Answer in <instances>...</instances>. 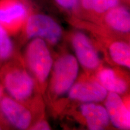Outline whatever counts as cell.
Masks as SVG:
<instances>
[{
    "label": "cell",
    "instance_id": "cell-1",
    "mask_svg": "<svg viewBox=\"0 0 130 130\" xmlns=\"http://www.w3.org/2000/svg\"><path fill=\"white\" fill-rule=\"evenodd\" d=\"M2 80L8 93L20 102L28 101L35 92V81L21 66L11 65L6 67L3 71Z\"/></svg>",
    "mask_w": 130,
    "mask_h": 130
},
{
    "label": "cell",
    "instance_id": "cell-2",
    "mask_svg": "<svg viewBox=\"0 0 130 130\" xmlns=\"http://www.w3.org/2000/svg\"><path fill=\"white\" fill-rule=\"evenodd\" d=\"M27 66L40 84L48 79L53 65L51 53L43 39L36 37L29 43L26 50Z\"/></svg>",
    "mask_w": 130,
    "mask_h": 130
},
{
    "label": "cell",
    "instance_id": "cell-3",
    "mask_svg": "<svg viewBox=\"0 0 130 130\" xmlns=\"http://www.w3.org/2000/svg\"><path fill=\"white\" fill-rule=\"evenodd\" d=\"M79 72L77 59L71 54H64L54 65L51 90L56 96L67 93L75 83Z\"/></svg>",
    "mask_w": 130,
    "mask_h": 130
},
{
    "label": "cell",
    "instance_id": "cell-4",
    "mask_svg": "<svg viewBox=\"0 0 130 130\" xmlns=\"http://www.w3.org/2000/svg\"><path fill=\"white\" fill-rule=\"evenodd\" d=\"M23 27L25 35L29 38L39 37L51 44L57 43L62 35V30L58 22L43 13H31Z\"/></svg>",
    "mask_w": 130,
    "mask_h": 130
},
{
    "label": "cell",
    "instance_id": "cell-5",
    "mask_svg": "<svg viewBox=\"0 0 130 130\" xmlns=\"http://www.w3.org/2000/svg\"><path fill=\"white\" fill-rule=\"evenodd\" d=\"M30 13L25 0H0V24L7 32L20 30Z\"/></svg>",
    "mask_w": 130,
    "mask_h": 130
},
{
    "label": "cell",
    "instance_id": "cell-6",
    "mask_svg": "<svg viewBox=\"0 0 130 130\" xmlns=\"http://www.w3.org/2000/svg\"><path fill=\"white\" fill-rule=\"evenodd\" d=\"M0 111L14 128L27 129L31 124L32 116L30 110L20 102L8 96L1 97Z\"/></svg>",
    "mask_w": 130,
    "mask_h": 130
},
{
    "label": "cell",
    "instance_id": "cell-7",
    "mask_svg": "<svg viewBox=\"0 0 130 130\" xmlns=\"http://www.w3.org/2000/svg\"><path fill=\"white\" fill-rule=\"evenodd\" d=\"M77 59L86 69L93 70L100 66L101 60L100 56L90 39L84 32H75L72 38Z\"/></svg>",
    "mask_w": 130,
    "mask_h": 130
},
{
    "label": "cell",
    "instance_id": "cell-8",
    "mask_svg": "<svg viewBox=\"0 0 130 130\" xmlns=\"http://www.w3.org/2000/svg\"><path fill=\"white\" fill-rule=\"evenodd\" d=\"M71 100L83 102H98L104 101L108 91L97 80L83 79L73 84L68 91Z\"/></svg>",
    "mask_w": 130,
    "mask_h": 130
},
{
    "label": "cell",
    "instance_id": "cell-9",
    "mask_svg": "<svg viewBox=\"0 0 130 130\" xmlns=\"http://www.w3.org/2000/svg\"><path fill=\"white\" fill-rule=\"evenodd\" d=\"M105 101L110 122L116 128L127 130L130 128V113L119 94L108 92Z\"/></svg>",
    "mask_w": 130,
    "mask_h": 130
},
{
    "label": "cell",
    "instance_id": "cell-10",
    "mask_svg": "<svg viewBox=\"0 0 130 130\" xmlns=\"http://www.w3.org/2000/svg\"><path fill=\"white\" fill-rule=\"evenodd\" d=\"M79 110L89 129L102 130L109 124L108 113L102 105L95 102H85L80 105Z\"/></svg>",
    "mask_w": 130,
    "mask_h": 130
},
{
    "label": "cell",
    "instance_id": "cell-11",
    "mask_svg": "<svg viewBox=\"0 0 130 130\" xmlns=\"http://www.w3.org/2000/svg\"><path fill=\"white\" fill-rule=\"evenodd\" d=\"M102 16L104 23L108 28L122 33L129 32L130 13L126 7L118 5Z\"/></svg>",
    "mask_w": 130,
    "mask_h": 130
},
{
    "label": "cell",
    "instance_id": "cell-12",
    "mask_svg": "<svg viewBox=\"0 0 130 130\" xmlns=\"http://www.w3.org/2000/svg\"><path fill=\"white\" fill-rule=\"evenodd\" d=\"M96 78L108 92L123 94L128 90L127 82L110 68H104L99 70Z\"/></svg>",
    "mask_w": 130,
    "mask_h": 130
},
{
    "label": "cell",
    "instance_id": "cell-13",
    "mask_svg": "<svg viewBox=\"0 0 130 130\" xmlns=\"http://www.w3.org/2000/svg\"><path fill=\"white\" fill-rule=\"evenodd\" d=\"M109 54L116 64L129 69L130 47L123 41L113 42L109 46Z\"/></svg>",
    "mask_w": 130,
    "mask_h": 130
},
{
    "label": "cell",
    "instance_id": "cell-14",
    "mask_svg": "<svg viewBox=\"0 0 130 130\" xmlns=\"http://www.w3.org/2000/svg\"><path fill=\"white\" fill-rule=\"evenodd\" d=\"M119 0H79L81 7L94 15H103L112 8L119 5Z\"/></svg>",
    "mask_w": 130,
    "mask_h": 130
},
{
    "label": "cell",
    "instance_id": "cell-15",
    "mask_svg": "<svg viewBox=\"0 0 130 130\" xmlns=\"http://www.w3.org/2000/svg\"><path fill=\"white\" fill-rule=\"evenodd\" d=\"M13 46L8 32L0 24V60H5L12 56Z\"/></svg>",
    "mask_w": 130,
    "mask_h": 130
},
{
    "label": "cell",
    "instance_id": "cell-16",
    "mask_svg": "<svg viewBox=\"0 0 130 130\" xmlns=\"http://www.w3.org/2000/svg\"><path fill=\"white\" fill-rule=\"evenodd\" d=\"M59 7L67 11L77 10L79 5V0H54Z\"/></svg>",
    "mask_w": 130,
    "mask_h": 130
},
{
    "label": "cell",
    "instance_id": "cell-17",
    "mask_svg": "<svg viewBox=\"0 0 130 130\" xmlns=\"http://www.w3.org/2000/svg\"><path fill=\"white\" fill-rule=\"evenodd\" d=\"M31 129L35 130H50L51 129V126L45 121H40L34 125Z\"/></svg>",
    "mask_w": 130,
    "mask_h": 130
},
{
    "label": "cell",
    "instance_id": "cell-18",
    "mask_svg": "<svg viewBox=\"0 0 130 130\" xmlns=\"http://www.w3.org/2000/svg\"><path fill=\"white\" fill-rule=\"evenodd\" d=\"M3 93V87H2V86H1V84H0V99H1V97H2Z\"/></svg>",
    "mask_w": 130,
    "mask_h": 130
},
{
    "label": "cell",
    "instance_id": "cell-19",
    "mask_svg": "<svg viewBox=\"0 0 130 130\" xmlns=\"http://www.w3.org/2000/svg\"><path fill=\"white\" fill-rule=\"evenodd\" d=\"M1 129V124H0V129Z\"/></svg>",
    "mask_w": 130,
    "mask_h": 130
}]
</instances>
